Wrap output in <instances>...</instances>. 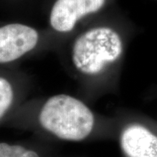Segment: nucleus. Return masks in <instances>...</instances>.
Here are the masks:
<instances>
[{
	"label": "nucleus",
	"mask_w": 157,
	"mask_h": 157,
	"mask_svg": "<svg viewBox=\"0 0 157 157\" xmlns=\"http://www.w3.org/2000/svg\"><path fill=\"white\" fill-rule=\"evenodd\" d=\"M38 32L32 27L10 23L0 27V63L13 62L35 48Z\"/></svg>",
	"instance_id": "7ed1b4c3"
},
{
	"label": "nucleus",
	"mask_w": 157,
	"mask_h": 157,
	"mask_svg": "<svg viewBox=\"0 0 157 157\" xmlns=\"http://www.w3.org/2000/svg\"><path fill=\"white\" fill-rule=\"evenodd\" d=\"M105 0H57L50 15V23L59 32L73 30L80 18L101 8Z\"/></svg>",
	"instance_id": "20e7f679"
},
{
	"label": "nucleus",
	"mask_w": 157,
	"mask_h": 157,
	"mask_svg": "<svg viewBox=\"0 0 157 157\" xmlns=\"http://www.w3.org/2000/svg\"><path fill=\"white\" fill-rule=\"evenodd\" d=\"M120 143L128 157H157V137L141 125L132 124L124 129Z\"/></svg>",
	"instance_id": "39448f33"
},
{
	"label": "nucleus",
	"mask_w": 157,
	"mask_h": 157,
	"mask_svg": "<svg viewBox=\"0 0 157 157\" xmlns=\"http://www.w3.org/2000/svg\"><path fill=\"white\" fill-rule=\"evenodd\" d=\"M14 98L13 87L7 79L0 76V119L7 112Z\"/></svg>",
	"instance_id": "423d86ee"
},
{
	"label": "nucleus",
	"mask_w": 157,
	"mask_h": 157,
	"mask_svg": "<svg viewBox=\"0 0 157 157\" xmlns=\"http://www.w3.org/2000/svg\"><path fill=\"white\" fill-rule=\"evenodd\" d=\"M39 121L44 129L65 140L79 141L93 130L94 115L87 105L70 95L49 98L41 109Z\"/></svg>",
	"instance_id": "f257e3e1"
},
{
	"label": "nucleus",
	"mask_w": 157,
	"mask_h": 157,
	"mask_svg": "<svg viewBox=\"0 0 157 157\" xmlns=\"http://www.w3.org/2000/svg\"><path fill=\"white\" fill-rule=\"evenodd\" d=\"M122 52L119 34L110 28L100 27L87 31L76 39L72 60L82 73L95 74L109 63L117 60Z\"/></svg>",
	"instance_id": "f03ea898"
},
{
	"label": "nucleus",
	"mask_w": 157,
	"mask_h": 157,
	"mask_svg": "<svg viewBox=\"0 0 157 157\" xmlns=\"http://www.w3.org/2000/svg\"><path fill=\"white\" fill-rule=\"evenodd\" d=\"M0 157H40L36 151L19 145L0 143Z\"/></svg>",
	"instance_id": "0eeeda50"
}]
</instances>
